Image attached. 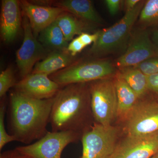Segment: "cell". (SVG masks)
<instances>
[{
    "instance_id": "1",
    "label": "cell",
    "mask_w": 158,
    "mask_h": 158,
    "mask_svg": "<svg viewBox=\"0 0 158 158\" xmlns=\"http://www.w3.org/2000/svg\"><path fill=\"white\" fill-rule=\"evenodd\" d=\"M54 98L39 100L15 90L9 97V128L16 141L26 144L40 140L47 133Z\"/></svg>"
},
{
    "instance_id": "2",
    "label": "cell",
    "mask_w": 158,
    "mask_h": 158,
    "mask_svg": "<svg viewBox=\"0 0 158 158\" xmlns=\"http://www.w3.org/2000/svg\"><path fill=\"white\" fill-rule=\"evenodd\" d=\"M90 116L93 117L87 83L62 87L54 97L50 118L52 131H70L80 135L83 130L84 134L93 126L88 121Z\"/></svg>"
},
{
    "instance_id": "3",
    "label": "cell",
    "mask_w": 158,
    "mask_h": 158,
    "mask_svg": "<svg viewBox=\"0 0 158 158\" xmlns=\"http://www.w3.org/2000/svg\"><path fill=\"white\" fill-rule=\"evenodd\" d=\"M145 2V1H140L134 9L126 11L118 22L99 31L98 39L89 50V55L96 59L111 55H122L127 48L133 27Z\"/></svg>"
},
{
    "instance_id": "4",
    "label": "cell",
    "mask_w": 158,
    "mask_h": 158,
    "mask_svg": "<svg viewBox=\"0 0 158 158\" xmlns=\"http://www.w3.org/2000/svg\"><path fill=\"white\" fill-rule=\"evenodd\" d=\"M117 69L110 60L95 59L86 62H73L49 77L63 87L71 84L90 83L115 77L118 72Z\"/></svg>"
},
{
    "instance_id": "5",
    "label": "cell",
    "mask_w": 158,
    "mask_h": 158,
    "mask_svg": "<svg viewBox=\"0 0 158 158\" xmlns=\"http://www.w3.org/2000/svg\"><path fill=\"white\" fill-rule=\"evenodd\" d=\"M115 78H107L89 83L90 105L94 120L108 126L117 114V98Z\"/></svg>"
},
{
    "instance_id": "6",
    "label": "cell",
    "mask_w": 158,
    "mask_h": 158,
    "mask_svg": "<svg viewBox=\"0 0 158 158\" xmlns=\"http://www.w3.org/2000/svg\"><path fill=\"white\" fill-rule=\"evenodd\" d=\"M117 130L111 125L94 123L82 136L83 151L80 158H109L116 148Z\"/></svg>"
},
{
    "instance_id": "7",
    "label": "cell",
    "mask_w": 158,
    "mask_h": 158,
    "mask_svg": "<svg viewBox=\"0 0 158 158\" xmlns=\"http://www.w3.org/2000/svg\"><path fill=\"white\" fill-rule=\"evenodd\" d=\"M79 137V134L70 131H48L37 142L15 148L32 158H61L64 148L77 141Z\"/></svg>"
},
{
    "instance_id": "8",
    "label": "cell",
    "mask_w": 158,
    "mask_h": 158,
    "mask_svg": "<svg viewBox=\"0 0 158 158\" xmlns=\"http://www.w3.org/2000/svg\"><path fill=\"white\" fill-rule=\"evenodd\" d=\"M126 121L129 137H141L156 132L158 131V103L138 102Z\"/></svg>"
},
{
    "instance_id": "9",
    "label": "cell",
    "mask_w": 158,
    "mask_h": 158,
    "mask_svg": "<svg viewBox=\"0 0 158 158\" xmlns=\"http://www.w3.org/2000/svg\"><path fill=\"white\" fill-rule=\"evenodd\" d=\"M156 57L152 41L147 30H140L132 34L125 52L113 62L119 69L135 66Z\"/></svg>"
},
{
    "instance_id": "10",
    "label": "cell",
    "mask_w": 158,
    "mask_h": 158,
    "mask_svg": "<svg viewBox=\"0 0 158 158\" xmlns=\"http://www.w3.org/2000/svg\"><path fill=\"white\" fill-rule=\"evenodd\" d=\"M24 31L22 44L16 52V63L22 78L31 73L34 66L45 53L41 45L34 36L28 19L24 15L23 21Z\"/></svg>"
},
{
    "instance_id": "11",
    "label": "cell",
    "mask_w": 158,
    "mask_h": 158,
    "mask_svg": "<svg viewBox=\"0 0 158 158\" xmlns=\"http://www.w3.org/2000/svg\"><path fill=\"white\" fill-rule=\"evenodd\" d=\"M158 151V131L141 137L128 136L109 158H151Z\"/></svg>"
},
{
    "instance_id": "12",
    "label": "cell",
    "mask_w": 158,
    "mask_h": 158,
    "mask_svg": "<svg viewBox=\"0 0 158 158\" xmlns=\"http://www.w3.org/2000/svg\"><path fill=\"white\" fill-rule=\"evenodd\" d=\"M62 88L49 76L31 73L16 83L15 90L31 98L44 100L53 98Z\"/></svg>"
},
{
    "instance_id": "13",
    "label": "cell",
    "mask_w": 158,
    "mask_h": 158,
    "mask_svg": "<svg viewBox=\"0 0 158 158\" xmlns=\"http://www.w3.org/2000/svg\"><path fill=\"white\" fill-rule=\"evenodd\" d=\"M24 14L28 19L34 36L54 22L60 14L65 11L58 7L38 6L26 1L19 2Z\"/></svg>"
},
{
    "instance_id": "14",
    "label": "cell",
    "mask_w": 158,
    "mask_h": 158,
    "mask_svg": "<svg viewBox=\"0 0 158 158\" xmlns=\"http://www.w3.org/2000/svg\"><path fill=\"white\" fill-rule=\"evenodd\" d=\"M19 2L3 0L1 13V35L3 41L12 42L17 37L21 24Z\"/></svg>"
},
{
    "instance_id": "15",
    "label": "cell",
    "mask_w": 158,
    "mask_h": 158,
    "mask_svg": "<svg viewBox=\"0 0 158 158\" xmlns=\"http://www.w3.org/2000/svg\"><path fill=\"white\" fill-rule=\"evenodd\" d=\"M56 6L87 24L101 25L104 23L103 19L94 9L92 2L89 0H64L57 2Z\"/></svg>"
},
{
    "instance_id": "16",
    "label": "cell",
    "mask_w": 158,
    "mask_h": 158,
    "mask_svg": "<svg viewBox=\"0 0 158 158\" xmlns=\"http://www.w3.org/2000/svg\"><path fill=\"white\" fill-rule=\"evenodd\" d=\"M115 83L117 98L116 116L121 120H126L138 102L139 98L124 80L115 77Z\"/></svg>"
},
{
    "instance_id": "17",
    "label": "cell",
    "mask_w": 158,
    "mask_h": 158,
    "mask_svg": "<svg viewBox=\"0 0 158 158\" xmlns=\"http://www.w3.org/2000/svg\"><path fill=\"white\" fill-rule=\"evenodd\" d=\"M73 56L67 50L56 51L37 62L31 73L51 75L73 63Z\"/></svg>"
},
{
    "instance_id": "18",
    "label": "cell",
    "mask_w": 158,
    "mask_h": 158,
    "mask_svg": "<svg viewBox=\"0 0 158 158\" xmlns=\"http://www.w3.org/2000/svg\"><path fill=\"white\" fill-rule=\"evenodd\" d=\"M116 77L124 80L139 98L143 97L148 90L147 76L134 66L119 69Z\"/></svg>"
},
{
    "instance_id": "19",
    "label": "cell",
    "mask_w": 158,
    "mask_h": 158,
    "mask_svg": "<svg viewBox=\"0 0 158 158\" xmlns=\"http://www.w3.org/2000/svg\"><path fill=\"white\" fill-rule=\"evenodd\" d=\"M56 22L67 42L71 41L75 35L83 33L88 26V24L67 11L60 14Z\"/></svg>"
},
{
    "instance_id": "20",
    "label": "cell",
    "mask_w": 158,
    "mask_h": 158,
    "mask_svg": "<svg viewBox=\"0 0 158 158\" xmlns=\"http://www.w3.org/2000/svg\"><path fill=\"white\" fill-rule=\"evenodd\" d=\"M40 40L51 48L56 51L67 50L68 42L56 21L40 32Z\"/></svg>"
},
{
    "instance_id": "21",
    "label": "cell",
    "mask_w": 158,
    "mask_h": 158,
    "mask_svg": "<svg viewBox=\"0 0 158 158\" xmlns=\"http://www.w3.org/2000/svg\"><path fill=\"white\" fill-rule=\"evenodd\" d=\"M137 24L140 30H147L150 27L158 29V0L145 1Z\"/></svg>"
},
{
    "instance_id": "22",
    "label": "cell",
    "mask_w": 158,
    "mask_h": 158,
    "mask_svg": "<svg viewBox=\"0 0 158 158\" xmlns=\"http://www.w3.org/2000/svg\"><path fill=\"white\" fill-rule=\"evenodd\" d=\"M6 105L4 99L1 102L0 106V150L2 149L6 144L16 141L13 136L6 132L5 125V117L6 113Z\"/></svg>"
},
{
    "instance_id": "23",
    "label": "cell",
    "mask_w": 158,
    "mask_h": 158,
    "mask_svg": "<svg viewBox=\"0 0 158 158\" xmlns=\"http://www.w3.org/2000/svg\"><path fill=\"white\" fill-rule=\"evenodd\" d=\"M16 83L12 69L8 67L0 75V97L3 98L7 91Z\"/></svg>"
},
{
    "instance_id": "24",
    "label": "cell",
    "mask_w": 158,
    "mask_h": 158,
    "mask_svg": "<svg viewBox=\"0 0 158 158\" xmlns=\"http://www.w3.org/2000/svg\"><path fill=\"white\" fill-rule=\"evenodd\" d=\"M146 76L158 73V57L150 58L134 66Z\"/></svg>"
},
{
    "instance_id": "25",
    "label": "cell",
    "mask_w": 158,
    "mask_h": 158,
    "mask_svg": "<svg viewBox=\"0 0 158 158\" xmlns=\"http://www.w3.org/2000/svg\"><path fill=\"white\" fill-rule=\"evenodd\" d=\"M85 47V46L82 43L78 37L73 40L69 44L67 51L74 57L77 54L81 52Z\"/></svg>"
},
{
    "instance_id": "26",
    "label": "cell",
    "mask_w": 158,
    "mask_h": 158,
    "mask_svg": "<svg viewBox=\"0 0 158 158\" xmlns=\"http://www.w3.org/2000/svg\"><path fill=\"white\" fill-rule=\"evenodd\" d=\"M99 35V31L92 34L83 32L79 35L78 37L82 43L86 47L91 44L92 43H94L96 42L98 39Z\"/></svg>"
},
{
    "instance_id": "27",
    "label": "cell",
    "mask_w": 158,
    "mask_h": 158,
    "mask_svg": "<svg viewBox=\"0 0 158 158\" xmlns=\"http://www.w3.org/2000/svg\"><path fill=\"white\" fill-rule=\"evenodd\" d=\"M122 2L120 0H106L105 1L111 15H115L117 14L120 9Z\"/></svg>"
},
{
    "instance_id": "28",
    "label": "cell",
    "mask_w": 158,
    "mask_h": 158,
    "mask_svg": "<svg viewBox=\"0 0 158 158\" xmlns=\"http://www.w3.org/2000/svg\"><path fill=\"white\" fill-rule=\"evenodd\" d=\"M148 90L158 94V73L147 76Z\"/></svg>"
},
{
    "instance_id": "29",
    "label": "cell",
    "mask_w": 158,
    "mask_h": 158,
    "mask_svg": "<svg viewBox=\"0 0 158 158\" xmlns=\"http://www.w3.org/2000/svg\"><path fill=\"white\" fill-rule=\"evenodd\" d=\"M0 158H32L20 152L18 150H8L1 154Z\"/></svg>"
},
{
    "instance_id": "30",
    "label": "cell",
    "mask_w": 158,
    "mask_h": 158,
    "mask_svg": "<svg viewBox=\"0 0 158 158\" xmlns=\"http://www.w3.org/2000/svg\"><path fill=\"white\" fill-rule=\"evenodd\" d=\"M150 37L153 45L156 57H158V29H155L152 31Z\"/></svg>"
},
{
    "instance_id": "31",
    "label": "cell",
    "mask_w": 158,
    "mask_h": 158,
    "mask_svg": "<svg viewBox=\"0 0 158 158\" xmlns=\"http://www.w3.org/2000/svg\"><path fill=\"white\" fill-rule=\"evenodd\" d=\"M140 2V0H127L125 1L124 7L126 11H129L134 9Z\"/></svg>"
},
{
    "instance_id": "32",
    "label": "cell",
    "mask_w": 158,
    "mask_h": 158,
    "mask_svg": "<svg viewBox=\"0 0 158 158\" xmlns=\"http://www.w3.org/2000/svg\"><path fill=\"white\" fill-rule=\"evenodd\" d=\"M151 158H158L156 156V155L155 156H152V157H151Z\"/></svg>"
},
{
    "instance_id": "33",
    "label": "cell",
    "mask_w": 158,
    "mask_h": 158,
    "mask_svg": "<svg viewBox=\"0 0 158 158\" xmlns=\"http://www.w3.org/2000/svg\"><path fill=\"white\" fill-rule=\"evenodd\" d=\"M156 156L157 157V158H158V152H157V153L156 154Z\"/></svg>"
}]
</instances>
